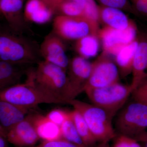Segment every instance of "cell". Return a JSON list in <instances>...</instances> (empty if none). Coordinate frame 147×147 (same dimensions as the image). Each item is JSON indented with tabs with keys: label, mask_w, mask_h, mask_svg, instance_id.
<instances>
[{
	"label": "cell",
	"mask_w": 147,
	"mask_h": 147,
	"mask_svg": "<svg viewBox=\"0 0 147 147\" xmlns=\"http://www.w3.org/2000/svg\"><path fill=\"white\" fill-rule=\"evenodd\" d=\"M40 58L36 42L0 23V61L25 65L37 63Z\"/></svg>",
	"instance_id": "6da1fadb"
},
{
	"label": "cell",
	"mask_w": 147,
	"mask_h": 147,
	"mask_svg": "<svg viewBox=\"0 0 147 147\" xmlns=\"http://www.w3.org/2000/svg\"><path fill=\"white\" fill-rule=\"evenodd\" d=\"M27 75L25 83L0 91V99L30 110L42 103H63L35 84L30 71Z\"/></svg>",
	"instance_id": "7a4b0ae2"
},
{
	"label": "cell",
	"mask_w": 147,
	"mask_h": 147,
	"mask_svg": "<svg viewBox=\"0 0 147 147\" xmlns=\"http://www.w3.org/2000/svg\"><path fill=\"white\" fill-rule=\"evenodd\" d=\"M30 71L35 84L63 103H67L69 82L64 69L42 60L37 63L35 69Z\"/></svg>",
	"instance_id": "3957f363"
},
{
	"label": "cell",
	"mask_w": 147,
	"mask_h": 147,
	"mask_svg": "<svg viewBox=\"0 0 147 147\" xmlns=\"http://www.w3.org/2000/svg\"><path fill=\"white\" fill-rule=\"evenodd\" d=\"M67 103L81 113L97 142L107 144L117 135L112 124L113 118L105 110L76 99Z\"/></svg>",
	"instance_id": "277c9868"
},
{
	"label": "cell",
	"mask_w": 147,
	"mask_h": 147,
	"mask_svg": "<svg viewBox=\"0 0 147 147\" xmlns=\"http://www.w3.org/2000/svg\"><path fill=\"white\" fill-rule=\"evenodd\" d=\"M132 99L120 110L116 119V129L118 134L139 142L147 132V105Z\"/></svg>",
	"instance_id": "5b68a950"
},
{
	"label": "cell",
	"mask_w": 147,
	"mask_h": 147,
	"mask_svg": "<svg viewBox=\"0 0 147 147\" xmlns=\"http://www.w3.org/2000/svg\"><path fill=\"white\" fill-rule=\"evenodd\" d=\"M84 92L93 104L105 110L113 118L125 105L132 90L130 85H123L119 82Z\"/></svg>",
	"instance_id": "8992f818"
},
{
	"label": "cell",
	"mask_w": 147,
	"mask_h": 147,
	"mask_svg": "<svg viewBox=\"0 0 147 147\" xmlns=\"http://www.w3.org/2000/svg\"><path fill=\"white\" fill-rule=\"evenodd\" d=\"M109 55L102 52L92 63L90 75L85 90L107 86L119 82L118 68Z\"/></svg>",
	"instance_id": "52a82bcc"
},
{
	"label": "cell",
	"mask_w": 147,
	"mask_h": 147,
	"mask_svg": "<svg viewBox=\"0 0 147 147\" xmlns=\"http://www.w3.org/2000/svg\"><path fill=\"white\" fill-rule=\"evenodd\" d=\"M53 26V32L62 39L76 40L90 34L96 36L90 23L83 18L59 14L54 18Z\"/></svg>",
	"instance_id": "ba28073f"
},
{
	"label": "cell",
	"mask_w": 147,
	"mask_h": 147,
	"mask_svg": "<svg viewBox=\"0 0 147 147\" xmlns=\"http://www.w3.org/2000/svg\"><path fill=\"white\" fill-rule=\"evenodd\" d=\"M92 67V63L80 56H76L69 61L67 71L69 82L67 102L75 99L84 92L89 79Z\"/></svg>",
	"instance_id": "9c48e42d"
},
{
	"label": "cell",
	"mask_w": 147,
	"mask_h": 147,
	"mask_svg": "<svg viewBox=\"0 0 147 147\" xmlns=\"http://www.w3.org/2000/svg\"><path fill=\"white\" fill-rule=\"evenodd\" d=\"M137 27L133 22L125 30H116L105 26L99 29L98 37L102 42L103 52L114 55L121 48L137 39Z\"/></svg>",
	"instance_id": "30bf717a"
},
{
	"label": "cell",
	"mask_w": 147,
	"mask_h": 147,
	"mask_svg": "<svg viewBox=\"0 0 147 147\" xmlns=\"http://www.w3.org/2000/svg\"><path fill=\"white\" fill-rule=\"evenodd\" d=\"M62 39L54 32L47 35L39 46L42 60L58 66L67 71L69 60Z\"/></svg>",
	"instance_id": "8fae6325"
},
{
	"label": "cell",
	"mask_w": 147,
	"mask_h": 147,
	"mask_svg": "<svg viewBox=\"0 0 147 147\" xmlns=\"http://www.w3.org/2000/svg\"><path fill=\"white\" fill-rule=\"evenodd\" d=\"M24 0H0V15L14 31L24 34L28 30L24 15Z\"/></svg>",
	"instance_id": "7c38bea8"
},
{
	"label": "cell",
	"mask_w": 147,
	"mask_h": 147,
	"mask_svg": "<svg viewBox=\"0 0 147 147\" xmlns=\"http://www.w3.org/2000/svg\"><path fill=\"white\" fill-rule=\"evenodd\" d=\"M6 139L7 142L18 147L36 146L39 138L33 123L31 113H29L24 120L7 132Z\"/></svg>",
	"instance_id": "4fadbf2b"
},
{
	"label": "cell",
	"mask_w": 147,
	"mask_h": 147,
	"mask_svg": "<svg viewBox=\"0 0 147 147\" xmlns=\"http://www.w3.org/2000/svg\"><path fill=\"white\" fill-rule=\"evenodd\" d=\"M137 39L138 46L133 60L130 85L132 91L147 79V34L139 35Z\"/></svg>",
	"instance_id": "5bb4252c"
},
{
	"label": "cell",
	"mask_w": 147,
	"mask_h": 147,
	"mask_svg": "<svg viewBox=\"0 0 147 147\" xmlns=\"http://www.w3.org/2000/svg\"><path fill=\"white\" fill-rule=\"evenodd\" d=\"M30 110L0 99V124L6 134L24 120Z\"/></svg>",
	"instance_id": "9a60e30c"
},
{
	"label": "cell",
	"mask_w": 147,
	"mask_h": 147,
	"mask_svg": "<svg viewBox=\"0 0 147 147\" xmlns=\"http://www.w3.org/2000/svg\"><path fill=\"white\" fill-rule=\"evenodd\" d=\"M55 11L41 0H28L24 7V15L27 22L38 24L48 23Z\"/></svg>",
	"instance_id": "2e32d148"
},
{
	"label": "cell",
	"mask_w": 147,
	"mask_h": 147,
	"mask_svg": "<svg viewBox=\"0 0 147 147\" xmlns=\"http://www.w3.org/2000/svg\"><path fill=\"white\" fill-rule=\"evenodd\" d=\"M31 114L33 123L39 139L44 142L62 139L60 126L51 121L45 115Z\"/></svg>",
	"instance_id": "e0dca14e"
},
{
	"label": "cell",
	"mask_w": 147,
	"mask_h": 147,
	"mask_svg": "<svg viewBox=\"0 0 147 147\" xmlns=\"http://www.w3.org/2000/svg\"><path fill=\"white\" fill-rule=\"evenodd\" d=\"M99 19L106 25L116 30H125L132 23L123 11L114 7L98 6Z\"/></svg>",
	"instance_id": "ac0fdd59"
},
{
	"label": "cell",
	"mask_w": 147,
	"mask_h": 147,
	"mask_svg": "<svg viewBox=\"0 0 147 147\" xmlns=\"http://www.w3.org/2000/svg\"><path fill=\"white\" fill-rule=\"evenodd\" d=\"M22 66L0 61V91L20 83L28 71Z\"/></svg>",
	"instance_id": "d6986e66"
},
{
	"label": "cell",
	"mask_w": 147,
	"mask_h": 147,
	"mask_svg": "<svg viewBox=\"0 0 147 147\" xmlns=\"http://www.w3.org/2000/svg\"><path fill=\"white\" fill-rule=\"evenodd\" d=\"M138 46L137 39L121 48L115 55V61L120 75L122 77L128 76L132 72L134 55Z\"/></svg>",
	"instance_id": "ffe728a7"
},
{
	"label": "cell",
	"mask_w": 147,
	"mask_h": 147,
	"mask_svg": "<svg viewBox=\"0 0 147 147\" xmlns=\"http://www.w3.org/2000/svg\"><path fill=\"white\" fill-rule=\"evenodd\" d=\"M75 50L78 56L88 60L97 55L99 50L98 37L90 34L76 40Z\"/></svg>",
	"instance_id": "44dd1931"
},
{
	"label": "cell",
	"mask_w": 147,
	"mask_h": 147,
	"mask_svg": "<svg viewBox=\"0 0 147 147\" xmlns=\"http://www.w3.org/2000/svg\"><path fill=\"white\" fill-rule=\"evenodd\" d=\"M78 3L82 7L84 17L90 24L94 33L98 36L99 30V19L98 6L95 0H73Z\"/></svg>",
	"instance_id": "7402d4cb"
},
{
	"label": "cell",
	"mask_w": 147,
	"mask_h": 147,
	"mask_svg": "<svg viewBox=\"0 0 147 147\" xmlns=\"http://www.w3.org/2000/svg\"><path fill=\"white\" fill-rule=\"evenodd\" d=\"M70 113L76 129L84 145L87 147L94 146L97 142L81 113L75 109L70 111Z\"/></svg>",
	"instance_id": "603a6c76"
},
{
	"label": "cell",
	"mask_w": 147,
	"mask_h": 147,
	"mask_svg": "<svg viewBox=\"0 0 147 147\" xmlns=\"http://www.w3.org/2000/svg\"><path fill=\"white\" fill-rule=\"evenodd\" d=\"M60 127L62 139L78 146H86L79 136L70 112Z\"/></svg>",
	"instance_id": "cb8c5ba5"
},
{
	"label": "cell",
	"mask_w": 147,
	"mask_h": 147,
	"mask_svg": "<svg viewBox=\"0 0 147 147\" xmlns=\"http://www.w3.org/2000/svg\"><path fill=\"white\" fill-rule=\"evenodd\" d=\"M57 11L61 15L85 19L82 7L73 0H67L62 3L58 7Z\"/></svg>",
	"instance_id": "d4e9b609"
},
{
	"label": "cell",
	"mask_w": 147,
	"mask_h": 147,
	"mask_svg": "<svg viewBox=\"0 0 147 147\" xmlns=\"http://www.w3.org/2000/svg\"><path fill=\"white\" fill-rule=\"evenodd\" d=\"M100 4V5L119 9L135 15L138 13L129 2V0H95Z\"/></svg>",
	"instance_id": "484cf974"
},
{
	"label": "cell",
	"mask_w": 147,
	"mask_h": 147,
	"mask_svg": "<svg viewBox=\"0 0 147 147\" xmlns=\"http://www.w3.org/2000/svg\"><path fill=\"white\" fill-rule=\"evenodd\" d=\"M69 113V112L62 109H55L51 110L45 116L51 121L61 126L67 118Z\"/></svg>",
	"instance_id": "4316f807"
},
{
	"label": "cell",
	"mask_w": 147,
	"mask_h": 147,
	"mask_svg": "<svg viewBox=\"0 0 147 147\" xmlns=\"http://www.w3.org/2000/svg\"><path fill=\"white\" fill-rule=\"evenodd\" d=\"M115 139L113 147H142L137 140L127 136L118 134Z\"/></svg>",
	"instance_id": "83f0119b"
},
{
	"label": "cell",
	"mask_w": 147,
	"mask_h": 147,
	"mask_svg": "<svg viewBox=\"0 0 147 147\" xmlns=\"http://www.w3.org/2000/svg\"><path fill=\"white\" fill-rule=\"evenodd\" d=\"M132 98L147 105V79H145L131 92Z\"/></svg>",
	"instance_id": "f1b7e54d"
},
{
	"label": "cell",
	"mask_w": 147,
	"mask_h": 147,
	"mask_svg": "<svg viewBox=\"0 0 147 147\" xmlns=\"http://www.w3.org/2000/svg\"><path fill=\"white\" fill-rule=\"evenodd\" d=\"M34 147H86L78 146L63 139L50 141L42 142L37 146Z\"/></svg>",
	"instance_id": "f546056e"
},
{
	"label": "cell",
	"mask_w": 147,
	"mask_h": 147,
	"mask_svg": "<svg viewBox=\"0 0 147 147\" xmlns=\"http://www.w3.org/2000/svg\"><path fill=\"white\" fill-rule=\"evenodd\" d=\"M129 1L138 14L147 15V0H129Z\"/></svg>",
	"instance_id": "4dcf8cb0"
},
{
	"label": "cell",
	"mask_w": 147,
	"mask_h": 147,
	"mask_svg": "<svg viewBox=\"0 0 147 147\" xmlns=\"http://www.w3.org/2000/svg\"><path fill=\"white\" fill-rule=\"evenodd\" d=\"M44 2L46 4L49 6L55 12H57V5L56 0H41Z\"/></svg>",
	"instance_id": "1f68e13d"
},
{
	"label": "cell",
	"mask_w": 147,
	"mask_h": 147,
	"mask_svg": "<svg viewBox=\"0 0 147 147\" xmlns=\"http://www.w3.org/2000/svg\"><path fill=\"white\" fill-rule=\"evenodd\" d=\"M6 138L0 134V147H9Z\"/></svg>",
	"instance_id": "d6a6232c"
},
{
	"label": "cell",
	"mask_w": 147,
	"mask_h": 147,
	"mask_svg": "<svg viewBox=\"0 0 147 147\" xmlns=\"http://www.w3.org/2000/svg\"><path fill=\"white\" fill-rule=\"evenodd\" d=\"M0 134L1 135H3V137H5L6 139V134L5 131H4L3 129L1 124H0Z\"/></svg>",
	"instance_id": "836d02e7"
},
{
	"label": "cell",
	"mask_w": 147,
	"mask_h": 147,
	"mask_svg": "<svg viewBox=\"0 0 147 147\" xmlns=\"http://www.w3.org/2000/svg\"><path fill=\"white\" fill-rule=\"evenodd\" d=\"M140 142H142L144 144V146L142 147H147V137L144 138Z\"/></svg>",
	"instance_id": "e575fe53"
},
{
	"label": "cell",
	"mask_w": 147,
	"mask_h": 147,
	"mask_svg": "<svg viewBox=\"0 0 147 147\" xmlns=\"http://www.w3.org/2000/svg\"><path fill=\"white\" fill-rule=\"evenodd\" d=\"M67 1V0H56L57 1V9L61 3H62L63 2L65 1Z\"/></svg>",
	"instance_id": "d590c367"
},
{
	"label": "cell",
	"mask_w": 147,
	"mask_h": 147,
	"mask_svg": "<svg viewBox=\"0 0 147 147\" xmlns=\"http://www.w3.org/2000/svg\"><path fill=\"white\" fill-rule=\"evenodd\" d=\"M98 147H110L108 145V143L107 144H101V145Z\"/></svg>",
	"instance_id": "8d00e7d4"
},
{
	"label": "cell",
	"mask_w": 147,
	"mask_h": 147,
	"mask_svg": "<svg viewBox=\"0 0 147 147\" xmlns=\"http://www.w3.org/2000/svg\"><path fill=\"white\" fill-rule=\"evenodd\" d=\"M145 137H147V131L146 133V134H145V135H144V137H142V139H140V141H139V142H140V141H141V140H142V139H144V138H145Z\"/></svg>",
	"instance_id": "74e56055"
}]
</instances>
